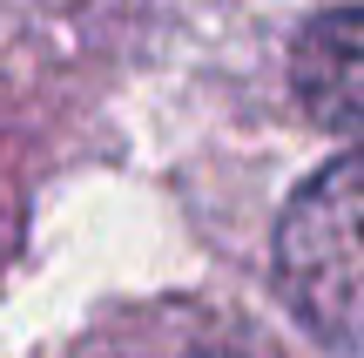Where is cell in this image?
Instances as JSON below:
<instances>
[{"label": "cell", "mask_w": 364, "mask_h": 358, "mask_svg": "<svg viewBox=\"0 0 364 358\" xmlns=\"http://www.w3.org/2000/svg\"><path fill=\"white\" fill-rule=\"evenodd\" d=\"M277 284L324 345L364 352V149L317 169L284 203Z\"/></svg>", "instance_id": "obj_1"}, {"label": "cell", "mask_w": 364, "mask_h": 358, "mask_svg": "<svg viewBox=\"0 0 364 358\" xmlns=\"http://www.w3.org/2000/svg\"><path fill=\"white\" fill-rule=\"evenodd\" d=\"M290 81L324 129L364 135V7L317 14L290 48Z\"/></svg>", "instance_id": "obj_2"}, {"label": "cell", "mask_w": 364, "mask_h": 358, "mask_svg": "<svg viewBox=\"0 0 364 358\" xmlns=\"http://www.w3.org/2000/svg\"><path fill=\"white\" fill-rule=\"evenodd\" d=\"M88 358H263V345L236 318H223V311L169 298V305H149V311L115 318L108 338Z\"/></svg>", "instance_id": "obj_3"}]
</instances>
